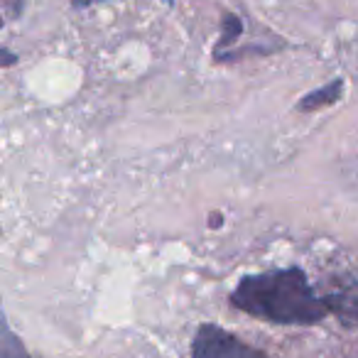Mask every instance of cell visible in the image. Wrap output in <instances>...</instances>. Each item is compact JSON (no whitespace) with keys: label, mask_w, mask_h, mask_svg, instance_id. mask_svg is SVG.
Listing matches in <instances>:
<instances>
[{"label":"cell","mask_w":358,"mask_h":358,"mask_svg":"<svg viewBox=\"0 0 358 358\" xmlns=\"http://www.w3.org/2000/svg\"><path fill=\"white\" fill-rule=\"evenodd\" d=\"M231 304L248 317L287 327H312L331 312L327 297L314 292L307 273L297 265L241 278L231 292Z\"/></svg>","instance_id":"cell-1"},{"label":"cell","mask_w":358,"mask_h":358,"mask_svg":"<svg viewBox=\"0 0 358 358\" xmlns=\"http://www.w3.org/2000/svg\"><path fill=\"white\" fill-rule=\"evenodd\" d=\"M192 358H268L260 348L245 343L236 334L216 327L201 324L192 341Z\"/></svg>","instance_id":"cell-2"},{"label":"cell","mask_w":358,"mask_h":358,"mask_svg":"<svg viewBox=\"0 0 358 358\" xmlns=\"http://www.w3.org/2000/svg\"><path fill=\"white\" fill-rule=\"evenodd\" d=\"M327 302H329V309H331L334 314H338L343 322L358 327V282L356 280H353L351 285H343L336 294H329Z\"/></svg>","instance_id":"cell-3"},{"label":"cell","mask_w":358,"mask_h":358,"mask_svg":"<svg viewBox=\"0 0 358 358\" xmlns=\"http://www.w3.org/2000/svg\"><path fill=\"white\" fill-rule=\"evenodd\" d=\"M341 94H343V81L341 79H334V81H329L327 86H322V89L309 91V94L297 103V110H302V113H309V110L327 108V106L336 103V101L341 99Z\"/></svg>","instance_id":"cell-4"},{"label":"cell","mask_w":358,"mask_h":358,"mask_svg":"<svg viewBox=\"0 0 358 358\" xmlns=\"http://www.w3.org/2000/svg\"><path fill=\"white\" fill-rule=\"evenodd\" d=\"M241 32H243V22H241V17L234 15V13H226L224 20H221V40L216 42L214 59H219L221 55H226V50L238 40Z\"/></svg>","instance_id":"cell-5"},{"label":"cell","mask_w":358,"mask_h":358,"mask_svg":"<svg viewBox=\"0 0 358 358\" xmlns=\"http://www.w3.org/2000/svg\"><path fill=\"white\" fill-rule=\"evenodd\" d=\"M3 358H27L22 346L17 343V338L13 336L8 327H6V331H3Z\"/></svg>","instance_id":"cell-6"},{"label":"cell","mask_w":358,"mask_h":358,"mask_svg":"<svg viewBox=\"0 0 358 358\" xmlns=\"http://www.w3.org/2000/svg\"><path fill=\"white\" fill-rule=\"evenodd\" d=\"M94 3H101V0H74V8H89Z\"/></svg>","instance_id":"cell-7"},{"label":"cell","mask_w":358,"mask_h":358,"mask_svg":"<svg viewBox=\"0 0 358 358\" xmlns=\"http://www.w3.org/2000/svg\"><path fill=\"white\" fill-rule=\"evenodd\" d=\"M164 3H169V6H172V0H164Z\"/></svg>","instance_id":"cell-8"}]
</instances>
